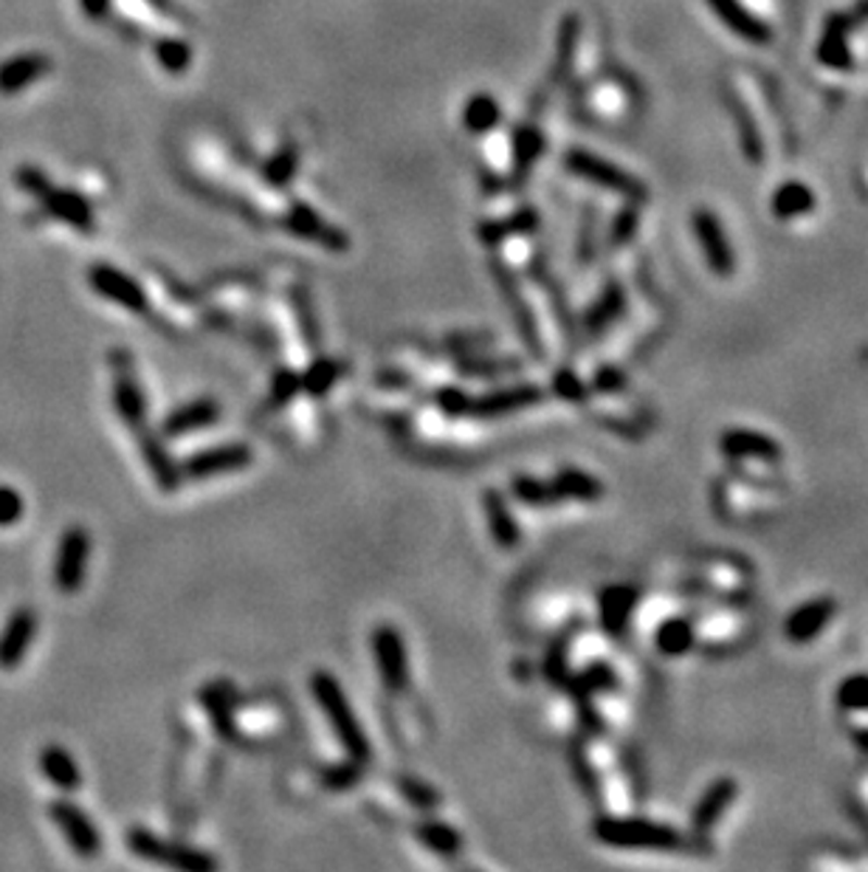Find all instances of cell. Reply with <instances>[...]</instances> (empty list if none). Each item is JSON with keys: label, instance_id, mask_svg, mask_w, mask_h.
Segmentation results:
<instances>
[{"label": "cell", "instance_id": "1", "mask_svg": "<svg viewBox=\"0 0 868 872\" xmlns=\"http://www.w3.org/2000/svg\"><path fill=\"white\" fill-rule=\"evenodd\" d=\"M311 692L313 700H316V703L322 706V712L327 714V723L334 728L339 746L348 751L350 760L364 762V765H367L369 757H373V748H369L367 732H364L358 718H355L353 706H350L348 695H344L339 681L325 670L313 672Z\"/></svg>", "mask_w": 868, "mask_h": 872}, {"label": "cell", "instance_id": "2", "mask_svg": "<svg viewBox=\"0 0 868 872\" xmlns=\"http://www.w3.org/2000/svg\"><path fill=\"white\" fill-rule=\"evenodd\" d=\"M592 833L601 845L620 847V850H680L685 838L661 822L649 819H618L601 817L592 824Z\"/></svg>", "mask_w": 868, "mask_h": 872}, {"label": "cell", "instance_id": "3", "mask_svg": "<svg viewBox=\"0 0 868 872\" xmlns=\"http://www.w3.org/2000/svg\"><path fill=\"white\" fill-rule=\"evenodd\" d=\"M127 847L133 856H139L144 861H153L161 867H173L181 872H215L217 861L209 852L198 850V847L181 845V842H169L155 833L144 831V827H133L127 833Z\"/></svg>", "mask_w": 868, "mask_h": 872}, {"label": "cell", "instance_id": "4", "mask_svg": "<svg viewBox=\"0 0 868 872\" xmlns=\"http://www.w3.org/2000/svg\"><path fill=\"white\" fill-rule=\"evenodd\" d=\"M88 557H91V534L83 525H68L63 531L60 545H56L54 559V585L60 594H77L79 587L85 585Z\"/></svg>", "mask_w": 868, "mask_h": 872}, {"label": "cell", "instance_id": "5", "mask_svg": "<svg viewBox=\"0 0 868 872\" xmlns=\"http://www.w3.org/2000/svg\"><path fill=\"white\" fill-rule=\"evenodd\" d=\"M251 461H254V449L243 440H235V444H221V447L189 454L187 461L181 463V475L187 481H209V477L243 472V469L251 466Z\"/></svg>", "mask_w": 868, "mask_h": 872}, {"label": "cell", "instance_id": "6", "mask_svg": "<svg viewBox=\"0 0 868 872\" xmlns=\"http://www.w3.org/2000/svg\"><path fill=\"white\" fill-rule=\"evenodd\" d=\"M373 656H376L378 675H381L383 686L392 695H403L410 689L412 675H410V658H406V644H403L401 633L392 624H381L373 633Z\"/></svg>", "mask_w": 868, "mask_h": 872}, {"label": "cell", "instance_id": "7", "mask_svg": "<svg viewBox=\"0 0 868 872\" xmlns=\"http://www.w3.org/2000/svg\"><path fill=\"white\" fill-rule=\"evenodd\" d=\"M49 817L79 859H97L102 850V838H99L97 824L88 819L83 808H77L71 799H54L49 805Z\"/></svg>", "mask_w": 868, "mask_h": 872}, {"label": "cell", "instance_id": "8", "mask_svg": "<svg viewBox=\"0 0 868 872\" xmlns=\"http://www.w3.org/2000/svg\"><path fill=\"white\" fill-rule=\"evenodd\" d=\"M544 398V390L539 384L521 382V384H511V387H502V390L486 393L480 398H471V412L474 419L480 421H491L500 419V415H507V412H519L528 410V407H536Z\"/></svg>", "mask_w": 868, "mask_h": 872}, {"label": "cell", "instance_id": "9", "mask_svg": "<svg viewBox=\"0 0 868 872\" xmlns=\"http://www.w3.org/2000/svg\"><path fill=\"white\" fill-rule=\"evenodd\" d=\"M37 638V613L32 608H17L0 630V670L12 672L28 656Z\"/></svg>", "mask_w": 868, "mask_h": 872}, {"label": "cell", "instance_id": "10", "mask_svg": "<svg viewBox=\"0 0 868 872\" xmlns=\"http://www.w3.org/2000/svg\"><path fill=\"white\" fill-rule=\"evenodd\" d=\"M88 283L97 294H102L104 300L116 302L130 314H147V297L144 291L139 288L136 279H130L127 274H122L118 269H111V265H93L88 272Z\"/></svg>", "mask_w": 868, "mask_h": 872}, {"label": "cell", "instance_id": "11", "mask_svg": "<svg viewBox=\"0 0 868 872\" xmlns=\"http://www.w3.org/2000/svg\"><path fill=\"white\" fill-rule=\"evenodd\" d=\"M838 613V605L832 599H813L804 601L801 608L792 610L784 622L787 641L792 644H809L815 641L823 630L829 627L832 615Z\"/></svg>", "mask_w": 868, "mask_h": 872}, {"label": "cell", "instance_id": "12", "mask_svg": "<svg viewBox=\"0 0 868 872\" xmlns=\"http://www.w3.org/2000/svg\"><path fill=\"white\" fill-rule=\"evenodd\" d=\"M136 440H139L141 454H144L147 466H150V472H153L155 483H159V489L167 491V495L178 491V486H181V481H184L181 466L173 461V454H169L167 447L161 444L159 435H153L150 429H147V426H141V429H136Z\"/></svg>", "mask_w": 868, "mask_h": 872}, {"label": "cell", "instance_id": "13", "mask_svg": "<svg viewBox=\"0 0 868 872\" xmlns=\"http://www.w3.org/2000/svg\"><path fill=\"white\" fill-rule=\"evenodd\" d=\"M719 449L737 461H770L776 463L781 458L778 440L756 429H728L719 438Z\"/></svg>", "mask_w": 868, "mask_h": 872}, {"label": "cell", "instance_id": "14", "mask_svg": "<svg viewBox=\"0 0 868 872\" xmlns=\"http://www.w3.org/2000/svg\"><path fill=\"white\" fill-rule=\"evenodd\" d=\"M482 509H486V523L488 531H491L493 543L500 545V548H505V551L516 548V545L521 543V528L519 523H516L511 506H507L505 495H502L500 489H486V495H482Z\"/></svg>", "mask_w": 868, "mask_h": 872}, {"label": "cell", "instance_id": "15", "mask_svg": "<svg viewBox=\"0 0 868 872\" xmlns=\"http://www.w3.org/2000/svg\"><path fill=\"white\" fill-rule=\"evenodd\" d=\"M217 419H221V404H217L215 398H194L189 404L169 412L161 435H164V438H181V435L194 433V429H206V426L215 424Z\"/></svg>", "mask_w": 868, "mask_h": 872}, {"label": "cell", "instance_id": "16", "mask_svg": "<svg viewBox=\"0 0 868 872\" xmlns=\"http://www.w3.org/2000/svg\"><path fill=\"white\" fill-rule=\"evenodd\" d=\"M737 794H739L737 780H730V776L716 780L714 785L700 796V802H696L694 813H691V827H694L696 833H708L710 827L722 819L725 810L733 805Z\"/></svg>", "mask_w": 868, "mask_h": 872}, {"label": "cell", "instance_id": "17", "mask_svg": "<svg viewBox=\"0 0 868 872\" xmlns=\"http://www.w3.org/2000/svg\"><path fill=\"white\" fill-rule=\"evenodd\" d=\"M694 229L696 238H700L702 244V251H705V258H708L710 269H714L716 274H722V277L733 274V263H737V260H733V251H730L722 226L716 224V217L710 215V212H696Z\"/></svg>", "mask_w": 868, "mask_h": 872}, {"label": "cell", "instance_id": "18", "mask_svg": "<svg viewBox=\"0 0 868 872\" xmlns=\"http://www.w3.org/2000/svg\"><path fill=\"white\" fill-rule=\"evenodd\" d=\"M496 279H500L502 294H505L507 306H511V314H514L516 328H519V336L525 339V345H528L530 357L542 362V359H544V345H542V336H539V328H536V320H533V314H530L528 302L521 300L519 288H516V283L511 279V274H507L505 269H496Z\"/></svg>", "mask_w": 868, "mask_h": 872}, {"label": "cell", "instance_id": "19", "mask_svg": "<svg viewBox=\"0 0 868 872\" xmlns=\"http://www.w3.org/2000/svg\"><path fill=\"white\" fill-rule=\"evenodd\" d=\"M113 407H116V412L133 433L147 426L144 393H141V384L133 378V373L127 368H122L116 373V382H113Z\"/></svg>", "mask_w": 868, "mask_h": 872}, {"label": "cell", "instance_id": "20", "mask_svg": "<svg viewBox=\"0 0 868 872\" xmlns=\"http://www.w3.org/2000/svg\"><path fill=\"white\" fill-rule=\"evenodd\" d=\"M638 605V590L632 585H609L601 594V624L609 635H624Z\"/></svg>", "mask_w": 868, "mask_h": 872}, {"label": "cell", "instance_id": "21", "mask_svg": "<svg viewBox=\"0 0 868 872\" xmlns=\"http://www.w3.org/2000/svg\"><path fill=\"white\" fill-rule=\"evenodd\" d=\"M40 771L42 776L60 788L63 794H77L83 788V774H79L77 762L65 751L63 746H46L40 751Z\"/></svg>", "mask_w": 868, "mask_h": 872}, {"label": "cell", "instance_id": "22", "mask_svg": "<svg viewBox=\"0 0 868 872\" xmlns=\"http://www.w3.org/2000/svg\"><path fill=\"white\" fill-rule=\"evenodd\" d=\"M201 703L206 706L212 726L221 734L223 740L237 743V726H235V698H231L229 684H209L201 689Z\"/></svg>", "mask_w": 868, "mask_h": 872}, {"label": "cell", "instance_id": "23", "mask_svg": "<svg viewBox=\"0 0 868 872\" xmlns=\"http://www.w3.org/2000/svg\"><path fill=\"white\" fill-rule=\"evenodd\" d=\"M412 833H415V838L420 842L424 847H429L431 852H438V856H443V859H460V852H463V838H460V833L454 831L452 824L440 822V819L435 817H426V819H417L415 824H412Z\"/></svg>", "mask_w": 868, "mask_h": 872}, {"label": "cell", "instance_id": "24", "mask_svg": "<svg viewBox=\"0 0 868 872\" xmlns=\"http://www.w3.org/2000/svg\"><path fill=\"white\" fill-rule=\"evenodd\" d=\"M570 164L578 175L590 178V182L604 184V187H612V189H620V192H626L629 198H643V187H640L638 182L626 178L620 170L609 167V164H604V161L595 159V155L576 153V155H570Z\"/></svg>", "mask_w": 868, "mask_h": 872}, {"label": "cell", "instance_id": "25", "mask_svg": "<svg viewBox=\"0 0 868 872\" xmlns=\"http://www.w3.org/2000/svg\"><path fill=\"white\" fill-rule=\"evenodd\" d=\"M553 486H556L558 497L562 500H578V502H595L604 497V483L597 481L595 475L583 472V469L576 466H564L558 469L556 477H553Z\"/></svg>", "mask_w": 868, "mask_h": 872}, {"label": "cell", "instance_id": "26", "mask_svg": "<svg viewBox=\"0 0 868 872\" xmlns=\"http://www.w3.org/2000/svg\"><path fill=\"white\" fill-rule=\"evenodd\" d=\"M49 68L51 63L40 54L14 57V60L0 65V94L23 91V88H28V85L35 83L37 77H42Z\"/></svg>", "mask_w": 868, "mask_h": 872}, {"label": "cell", "instance_id": "27", "mask_svg": "<svg viewBox=\"0 0 868 872\" xmlns=\"http://www.w3.org/2000/svg\"><path fill=\"white\" fill-rule=\"evenodd\" d=\"M40 201L51 215L65 221V224L77 226V229L83 232L93 229V217L91 210H88V203H85L79 196H74V192H56V189H49Z\"/></svg>", "mask_w": 868, "mask_h": 872}, {"label": "cell", "instance_id": "28", "mask_svg": "<svg viewBox=\"0 0 868 872\" xmlns=\"http://www.w3.org/2000/svg\"><path fill=\"white\" fill-rule=\"evenodd\" d=\"M694 641H696L694 624L688 622V619H666V622L657 627V633H654V647L661 649L663 656L668 658H680L685 656V652H691Z\"/></svg>", "mask_w": 868, "mask_h": 872}, {"label": "cell", "instance_id": "29", "mask_svg": "<svg viewBox=\"0 0 868 872\" xmlns=\"http://www.w3.org/2000/svg\"><path fill=\"white\" fill-rule=\"evenodd\" d=\"M511 491H514L516 500L525 502V506H530V509H550V506L562 502V497H558L553 481L548 483V481H542V477H533V475H516L514 481H511Z\"/></svg>", "mask_w": 868, "mask_h": 872}, {"label": "cell", "instance_id": "30", "mask_svg": "<svg viewBox=\"0 0 868 872\" xmlns=\"http://www.w3.org/2000/svg\"><path fill=\"white\" fill-rule=\"evenodd\" d=\"M341 373H344V364H341L339 359L319 357L305 373H302V390L313 398L327 396L330 387L341 378Z\"/></svg>", "mask_w": 868, "mask_h": 872}, {"label": "cell", "instance_id": "31", "mask_svg": "<svg viewBox=\"0 0 868 872\" xmlns=\"http://www.w3.org/2000/svg\"><path fill=\"white\" fill-rule=\"evenodd\" d=\"M567 692H573L576 698H590L592 692H606L615 686V672L606 667V663H592L578 675H567L564 681Z\"/></svg>", "mask_w": 868, "mask_h": 872}, {"label": "cell", "instance_id": "32", "mask_svg": "<svg viewBox=\"0 0 868 872\" xmlns=\"http://www.w3.org/2000/svg\"><path fill=\"white\" fill-rule=\"evenodd\" d=\"M460 373L466 378H500V376H511L521 368L519 359H493V357H477V353H468L466 359L457 362Z\"/></svg>", "mask_w": 868, "mask_h": 872}, {"label": "cell", "instance_id": "33", "mask_svg": "<svg viewBox=\"0 0 868 872\" xmlns=\"http://www.w3.org/2000/svg\"><path fill=\"white\" fill-rule=\"evenodd\" d=\"M620 311H624V294H620L618 286H609L604 294H601V300L590 308V314H587V331H590L592 336L604 334L612 322L618 320Z\"/></svg>", "mask_w": 868, "mask_h": 872}, {"label": "cell", "instance_id": "34", "mask_svg": "<svg viewBox=\"0 0 868 872\" xmlns=\"http://www.w3.org/2000/svg\"><path fill=\"white\" fill-rule=\"evenodd\" d=\"M395 788L401 790V796L410 805H415L417 810H426V813H435L440 808V794L438 788H431L429 782L417 780L412 774H398L395 776Z\"/></svg>", "mask_w": 868, "mask_h": 872}, {"label": "cell", "instance_id": "35", "mask_svg": "<svg viewBox=\"0 0 868 872\" xmlns=\"http://www.w3.org/2000/svg\"><path fill=\"white\" fill-rule=\"evenodd\" d=\"M834 700L843 712H868V672L843 677L834 692Z\"/></svg>", "mask_w": 868, "mask_h": 872}, {"label": "cell", "instance_id": "36", "mask_svg": "<svg viewBox=\"0 0 868 872\" xmlns=\"http://www.w3.org/2000/svg\"><path fill=\"white\" fill-rule=\"evenodd\" d=\"M813 192L801 184H787V187L778 189L776 201H772V212L778 217H795L801 212L813 210Z\"/></svg>", "mask_w": 868, "mask_h": 872}, {"label": "cell", "instance_id": "37", "mask_svg": "<svg viewBox=\"0 0 868 872\" xmlns=\"http://www.w3.org/2000/svg\"><path fill=\"white\" fill-rule=\"evenodd\" d=\"M567 647H570V638H564V635L548 647V656H544L542 661V672L550 684L564 686V681L570 675V672H567V656H570V649Z\"/></svg>", "mask_w": 868, "mask_h": 872}, {"label": "cell", "instance_id": "38", "mask_svg": "<svg viewBox=\"0 0 868 872\" xmlns=\"http://www.w3.org/2000/svg\"><path fill=\"white\" fill-rule=\"evenodd\" d=\"M362 771H364V762H355V760L339 762V765L322 768V782H325V788H330V790H350V788H355L358 782H362Z\"/></svg>", "mask_w": 868, "mask_h": 872}, {"label": "cell", "instance_id": "39", "mask_svg": "<svg viewBox=\"0 0 868 872\" xmlns=\"http://www.w3.org/2000/svg\"><path fill=\"white\" fill-rule=\"evenodd\" d=\"M302 393V373L288 371V368H279L277 373L272 376V407L279 410V407H288L293 398Z\"/></svg>", "mask_w": 868, "mask_h": 872}, {"label": "cell", "instance_id": "40", "mask_svg": "<svg viewBox=\"0 0 868 872\" xmlns=\"http://www.w3.org/2000/svg\"><path fill=\"white\" fill-rule=\"evenodd\" d=\"M553 393L564 401H570V404H583L590 398V387L581 382V376L573 368H558L553 373Z\"/></svg>", "mask_w": 868, "mask_h": 872}, {"label": "cell", "instance_id": "41", "mask_svg": "<svg viewBox=\"0 0 868 872\" xmlns=\"http://www.w3.org/2000/svg\"><path fill=\"white\" fill-rule=\"evenodd\" d=\"M714 7L722 12V17H728V23L737 28L739 35L751 37V40H765V28L758 26V23H753L747 14L739 12V9L733 7V0H714Z\"/></svg>", "mask_w": 868, "mask_h": 872}, {"label": "cell", "instance_id": "42", "mask_svg": "<svg viewBox=\"0 0 868 872\" xmlns=\"http://www.w3.org/2000/svg\"><path fill=\"white\" fill-rule=\"evenodd\" d=\"M435 404L449 415V419H457V415H466L468 407H471V396L460 387H440L435 393Z\"/></svg>", "mask_w": 868, "mask_h": 872}, {"label": "cell", "instance_id": "43", "mask_svg": "<svg viewBox=\"0 0 868 872\" xmlns=\"http://www.w3.org/2000/svg\"><path fill=\"white\" fill-rule=\"evenodd\" d=\"M23 511H26V502H23L21 491L12 486H0V528L21 523Z\"/></svg>", "mask_w": 868, "mask_h": 872}, {"label": "cell", "instance_id": "44", "mask_svg": "<svg viewBox=\"0 0 868 872\" xmlns=\"http://www.w3.org/2000/svg\"><path fill=\"white\" fill-rule=\"evenodd\" d=\"M570 757H573V771H576V780H578V785L583 788V794H590L592 799H597V782H595V771H592L590 760L583 757V751L578 746L573 748Z\"/></svg>", "mask_w": 868, "mask_h": 872}, {"label": "cell", "instance_id": "45", "mask_svg": "<svg viewBox=\"0 0 868 872\" xmlns=\"http://www.w3.org/2000/svg\"><path fill=\"white\" fill-rule=\"evenodd\" d=\"M592 387L597 393H620L626 387V373L620 368H612V364H604L597 368L595 378H592Z\"/></svg>", "mask_w": 868, "mask_h": 872}, {"label": "cell", "instance_id": "46", "mask_svg": "<svg viewBox=\"0 0 868 872\" xmlns=\"http://www.w3.org/2000/svg\"><path fill=\"white\" fill-rule=\"evenodd\" d=\"M17 184H21V187L26 189V192H32L35 198H42L51 189V184L46 182V175H42L40 170H35V167H21V170H17Z\"/></svg>", "mask_w": 868, "mask_h": 872}, {"label": "cell", "instance_id": "47", "mask_svg": "<svg viewBox=\"0 0 868 872\" xmlns=\"http://www.w3.org/2000/svg\"><path fill=\"white\" fill-rule=\"evenodd\" d=\"M378 382L387 384V387H412V378L403 376V373H395V371L381 373V378H378Z\"/></svg>", "mask_w": 868, "mask_h": 872}, {"label": "cell", "instance_id": "48", "mask_svg": "<svg viewBox=\"0 0 868 872\" xmlns=\"http://www.w3.org/2000/svg\"><path fill=\"white\" fill-rule=\"evenodd\" d=\"M102 3L104 0H85V9L91 12V17H99V12H102Z\"/></svg>", "mask_w": 868, "mask_h": 872}]
</instances>
